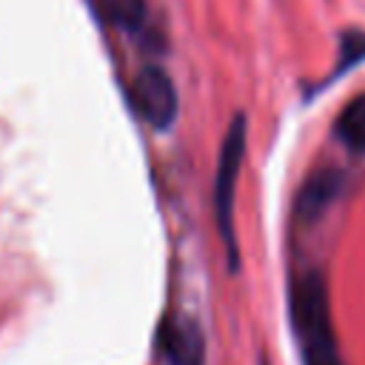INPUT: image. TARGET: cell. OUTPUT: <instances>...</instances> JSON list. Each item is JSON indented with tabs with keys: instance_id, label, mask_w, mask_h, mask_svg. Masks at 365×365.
Returning <instances> with one entry per match:
<instances>
[{
	"instance_id": "6da1fadb",
	"label": "cell",
	"mask_w": 365,
	"mask_h": 365,
	"mask_svg": "<svg viewBox=\"0 0 365 365\" xmlns=\"http://www.w3.org/2000/svg\"><path fill=\"white\" fill-rule=\"evenodd\" d=\"M288 311H291L294 334L299 339L302 365H342L334 317H331L328 285L317 268H305L291 277Z\"/></svg>"
},
{
	"instance_id": "7a4b0ae2",
	"label": "cell",
	"mask_w": 365,
	"mask_h": 365,
	"mask_svg": "<svg viewBox=\"0 0 365 365\" xmlns=\"http://www.w3.org/2000/svg\"><path fill=\"white\" fill-rule=\"evenodd\" d=\"M245 157V117L237 114L222 137L220 157H217V174H214V217L220 237L228 248V262L237 268V237H234V194H237V177Z\"/></svg>"
},
{
	"instance_id": "3957f363",
	"label": "cell",
	"mask_w": 365,
	"mask_h": 365,
	"mask_svg": "<svg viewBox=\"0 0 365 365\" xmlns=\"http://www.w3.org/2000/svg\"><path fill=\"white\" fill-rule=\"evenodd\" d=\"M131 103L137 114L154 128H168L180 111L174 80L160 66H145L137 71L131 83Z\"/></svg>"
},
{
	"instance_id": "277c9868",
	"label": "cell",
	"mask_w": 365,
	"mask_h": 365,
	"mask_svg": "<svg viewBox=\"0 0 365 365\" xmlns=\"http://www.w3.org/2000/svg\"><path fill=\"white\" fill-rule=\"evenodd\" d=\"M160 351L171 365H202L205 362V336L200 325L188 317H168L160 325Z\"/></svg>"
},
{
	"instance_id": "5b68a950",
	"label": "cell",
	"mask_w": 365,
	"mask_h": 365,
	"mask_svg": "<svg viewBox=\"0 0 365 365\" xmlns=\"http://www.w3.org/2000/svg\"><path fill=\"white\" fill-rule=\"evenodd\" d=\"M339 188H342V174L336 168H319V171H314L302 182V188H299V194L294 200L297 220L299 222H314L336 200Z\"/></svg>"
},
{
	"instance_id": "8992f818",
	"label": "cell",
	"mask_w": 365,
	"mask_h": 365,
	"mask_svg": "<svg viewBox=\"0 0 365 365\" xmlns=\"http://www.w3.org/2000/svg\"><path fill=\"white\" fill-rule=\"evenodd\" d=\"M339 143H345L354 151H365V94L354 97L336 117L334 125Z\"/></svg>"
},
{
	"instance_id": "52a82bcc",
	"label": "cell",
	"mask_w": 365,
	"mask_h": 365,
	"mask_svg": "<svg viewBox=\"0 0 365 365\" xmlns=\"http://www.w3.org/2000/svg\"><path fill=\"white\" fill-rule=\"evenodd\" d=\"M103 17L123 29V31H137L145 23V0H97Z\"/></svg>"
},
{
	"instance_id": "ba28073f",
	"label": "cell",
	"mask_w": 365,
	"mask_h": 365,
	"mask_svg": "<svg viewBox=\"0 0 365 365\" xmlns=\"http://www.w3.org/2000/svg\"><path fill=\"white\" fill-rule=\"evenodd\" d=\"M342 68H348L351 63L365 57V34H345L342 40Z\"/></svg>"
}]
</instances>
